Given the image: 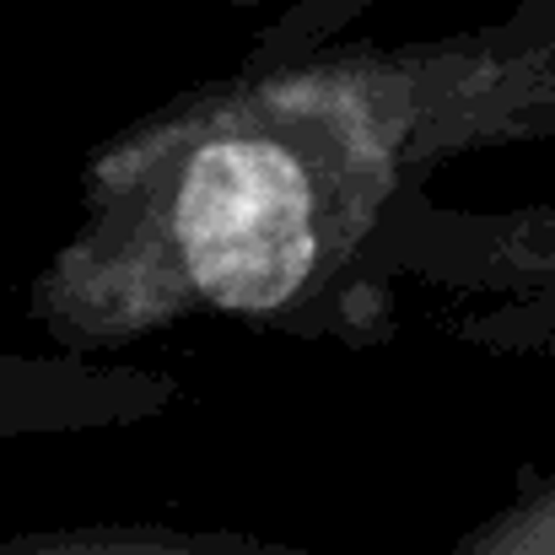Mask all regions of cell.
Returning <instances> with one entry per match:
<instances>
[{
	"label": "cell",
	"instance_id": "obj_7",
	"mask_svg": "<svg viewBox=\"0 0 555 555\" xmlns=\"http://www.w3.org/2000/svg\"><path fill=\"white\" fill-rule=\"evenodd\" d=\"M232 11H275L270 27L254 33L243 65H292L302 54H319L324 43H340L346 27H357L377 0H227Z\"/></svg>",
	"mask_w": 555,
	"mask_h": 555
},
{
	"label": "cell",
	"instance_id": "obj_2",
	"mask_svg": "<svg viewBox=\"0 0 555 555\" xmlns=\"http://www.w3.org/2000/svg\"><path fill=\"white\" fill-rule=\"evenodd\" d=\"M367 270L383 286L459 297L431 330L486 357H555V199L453 205L426 184L404 189L372 237Z\"/></svg>",
	"mask_w": 555,
	"mask_h": 555
},
{
	"label": "cell",
	"instance_id": "obj_4",
	"mask_svg": "<svg viewBox=\"0 0 555 555\" xmlns=\"http://www.w3.org/2000/svg\"><path fill=\"white\" fill-rule=\"evenodd\" d=\"M189 404L184 377L103 357H22L0 351V442L16 437H76L146 426Z\"/></svg>",
	"mask_w": 555,
	"mask_h": 555
},
{
	"label": "cell",
	"instance_id": "obj_1",
	"mask_svg": "<svg viewBox=\"0 0 555 555\" xmlns=\"http://www.w3.org/2000/svg\"><path fill=\"white\" fill-rule=\"evenodd\" d=\"M415 184L335 43L237 65L87 152L81 221L27 281L22 313L76 357L184 324L372 351L399 335V292L367 254Z\"/></svg>",
	"mask_w": 555,
	"mask_h": 555
},
{
	"label": "cell",
	"instance_id": "obj_8",
	"mask_svg": "<svg viewBox=\"0 0 555 555\" xmlns=\"http://www.w3.org/2000/svg\"><path fill=\"white\" fill-rule=\"evenodd\" d=\"M502 5H507V16L486 27L496 38H529V33L555 27V0H502Z\"/></svg>",
	"mask_w": 555,
	"mask_h": 555
},
{
	"label": "cell",
	"instance_id": "obj_6",
	"mask_svg": "<svg viewBox=\"0 0 555 555\" xmlns=\"http://www.w3.org/2000/svg\"><path fill=\"white\" fill-rule=\"evenodd\" d=\"M448 555H555V469L518 464L507 502L464 529Z\"/></svg>",
	"mask_w": 555,
	"mask_h": 555
},
{
	"label": "cell",
	"instance_id": "obj_5",
	"mask_svg": "<svg viewBox=\"0 0 555 555\" xmlns=\"http://www.w3.org/2000/svg\"><path fill=\"white\" fill-rule=\"evenodd\" d=\"M0 555H308L281 540L237 529H173V524H76L5 534Z\"/></svg>",
	"mask_w": 555,
	"mask_h": 555
},
{
	"label": "cell",
	"instance_id": "obj_3",
	"mask_svg": "<svg viewBox=\"0 0 555 555\" xmlns=\"http://www.w3.org/2000/svg\"><path fill=\"white\" fill-rule=\"evenodd\" d=\"M335 54L421 179L475 152L555 141V27L529 38L475 27L415 43H335Z\"/></svg>",
	"mask_w": 555,
	"mask_h": 555
}]
</instances>
